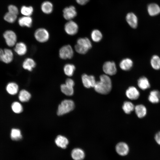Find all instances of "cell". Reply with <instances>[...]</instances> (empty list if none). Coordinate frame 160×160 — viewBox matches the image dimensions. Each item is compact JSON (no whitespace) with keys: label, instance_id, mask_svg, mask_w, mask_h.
Listing matches in <instances>:
<instances>
[{"label":"cell","instance_id":"6da1fadb","mask_svg":"<svg viewBox=\"0 0 160 160\" xmlns=\"http://www.w3.org/2000/svg\"><path fill=\"white\" fill-rule=\"evenodd\" d=\"M94 87L95 91L100 94H107L112 88V82L110 78L107 75H101L100 77V81L96 82Z\"/></svg>","mask_w":160,"mask_h":160},{"label":"cell","instance_id":"7a4b0ae2","mask_svg":"<svg viewBox=\"0 0 160 160\" xmlns=\"http://www.w3.org/2000/svg\"><path fill=\"white\" fill-rule=\"evenodd\" d=\"M74 108V103L71 100H65L59 105L57 112L58 116H62L72 111Z\"/></svg>","mask_w":160,"mask_h":160},{"label":"cell","instance_id":"3957f363","mask_svg":"<svg viewBox=\"0 0 160 160\" xmlns=\"http://www.w3.org/2000/svg\"><path fill=\"white\" fill-rule=\"evenodd\" d=\"M50 36L48 31L42 28L37 29L34 33L35 39L38 42L41 43H45L48 41L49 39Z\"/></svg>","mask_w":160,"mask_h":160},{"label":"cell","instance_id":"277c9868","mask_svg":"<svg viewBox=\"0 0 160 160\" xmlns=\"http://www.w3.org/2000/svg\"><path fill=\"white\" fill-rule=\"evenodd\" d=\"M74 55V51L70 44H65L62 46L58 51V56L62 60L71 59Z\"/></svg>","mask_w":160,"mask_h":160},{"label":"cell","instance_id":"5b68a950","mask_svg":"<svg viewBox=\"0 0 160 160\" xmlns=\"http://www.w3.org/2000/svg\"><path fill=\"white\" fill-rule=\"evenodd\" d=\"M3 36L7 45L9 47H14L17 42V36L13 31L8 30L5 31Z\"/></svg>","mask_w":160,"mask_h":160},{"label":"cell","instance_id":"8992f818","mask_svg":"<svg viewBox=\"0 0 160 160\" xmlns=\"http://www.w3.org/2000/svg\"><path fill=\"white\" fill-rule=\"evenodd\" d=\"M12 51L9 48H0V61L5 63L9 64L14 59Z\"/></svg>","mask_w":160,"mask_h":160},{"label":"cell","instance_id":"52a82bcc","mask_svg":"<svg viewBox=\"0 0 160 160\" xmlns=\"http://www.w3.org/2000/svg\"><path fill=\"white\" fill-rule=\"evenodd\" d=\"M64 29L65 32L68 35L73 36L77 33L79 27L77 24L75 22L71 20L65 24Z\"/></svg>","mask_w":160,"mask_h":160},{"label":"cell","instance_id":"ba28073f","mask_svg":"<svg viewBox=\"0 0 160 160\" xmlns=\"http://www.w3.org/2000/svg\"><path fill=\"white\" fill-rule=\"evenodd\" d=\"M103 69L106 75H113L117 72V68L115 63L113 61H108L105 62L103 65Z\"/></svg>","mask_w":160,"mask_h":160},{"label":"cell","instance_id":"9c48e42d","mask_svg":"<svg viewBox=\"0 0 160 160\" xmlns=\"http://www.w3.org/2000/svg\"><path fill=\"white\" fill-rule=\"evenodd\" d=\"M81 80L84 86L88 88L94 87L96 82L94 76L88 75L86 74L82 75Z\"/></svg>","mask_w":160,"mask_h":160},{"label":"cell","instance_id":"30bf717a","mask_svg":"<svg viewBox=\"0 0 160 160\" xmlns=\"http://www.w3.org/2000/svg\"><path fill=\"white\" fill-rule=\"evenodd\" d=\"M75 7L71 6L65 8L63 11V15L64 18L68 21L72 20L77 15Z\"/></svg>","mask_w":160,"mask_h":160},{"label":"cell","instance_id":"8fae6325","mask_svg":"<svg viewBox=\"0 0 160 160\" xmlns=\"http://www.w3.org/2000/svg\"><path fill=\"white\" fill-rule=\"evenodd\" d=\"M14 52L19 56H23L27 53L28 47L26 44L23 41L17 42L14 46Z\"/></svg>","mask_w":160,"mask_h":160},{"label":"cell","instance_id":"7c38bea8","mask_svg":"<svg viewBox=\"0 0 160 160\" xmlns=\"http://www.w3.org/2000/svg\"><path fill=\"white\" fill-rule=\"evenodd\" d=\"M36 66V63L34 59L28 57L25 58L22 63V68L29 72L32 71Z\"/></svg>","mask_w":160,"mask_h":160},{"label":"cell","instance_id":"4fadbf2b","mask_svg":"<svg viewBox=\"0 0 160 160\" xmlns=\"http://www.w3.org/2000/svg\"><path fill=\"white\" fill-rule=\"evenodd\" d=\"M125 94L127 97L131 100H137L140 95L139 90L134 86L129 87L126 90Z\"/></svg>","mask_w":160,"mask_h":160},{"label":"cell","instance_id":"5bb4252c","mask_svg":"<svg viewBox=\"0 0 160 160\" xmlns=\"http://www.w3.org/2000/svg\"><path fill=\"white\" fill-rule=\"evenodd\" d=\"M116 150L118 154L120 155L125 156L128 154L129 151V148L126 143L121 142L116 145Z\"/></svg>","mask_w":160,"mask_h":160},{"label":"cell","instance_id":"9a60e30c","mask_svg":"<svg viewBox=\"0 0 160 160\" xmlns=\"http://www.w3.org/2000/svg\"><path fill=\"white\" fill-rule=\"evenodd\" d=\"M126 19L127 23L131 27L135 28L137 27V18L134 13L132 12L128 13L126 16Z\"/></svg>","mask_w":160,"mask_h":160},{"label":"cell","instance_id":"2e32d148","mask_svg":"<svg viewBox=\"0 0 160 160\" xmlns=\"http://www.w3.org/2000/svg\"><path fill=\"white\" fill-rule=\"evenodd\" d=\"M71 155L72 158L74 160H82L85 156L84 151L79 148L73 149L71 152Z\"/></svg>","mask_w":160,"mask_h":160},{"label":"cell","instance_id":"e0dca14e","mask_svg":"<svg viewBox=\"0 0 160 160\" xmlns=\"http://www.w3.org/2000/svg\"><path fill=\"white\" fill-rule=\"evenodd\" d=\"M137 116L139 118L145 117L147 113L146 107L143 104H138L135 106L134 110Z\"/></svg>","mask_w":160,"mask_h":160},{"label":"cell","instance_id":"ac0fdd59","mask_svg":"<svg viewBox=\"0 0 160 160\" xmlns=\"http://www.w3.org/2000/svg\"><path fill=\"white\" fill-rule=\"evenodd\" d=\"M56 145L63 149L66 148L69 143V141L67 138L61 135H58L55 140Z\"/></svg>","mask_w":160,"mask_h":160},{"label":"cell","instance_id":"d6986e66","mask_svg":"<svg viewBox=\"0 0 160 160\" xmlns=\"http://www.w3.org/2000/svg\"><path fill=\"white\" fill-rule=\"evenodd\" d=\"M148 99L152 103H158L160 101V92L156 90L151 91L148 96Z\"/></svg>","mask_w":160,"mask_h":160},{"label":"cell","instance_id":"ffe728a7","mask_svg":"<svg viewBox=\"0 0 160 160\" xmlns=\"http://www.w3.org/2000/svg\"><path fill=\"white\" fill-rule=\"evenodd\" d=\"M33 20L30 16H24L19 18L18 23L21 27H31L32 25Z\"/></svg>","mask_w":160,"mask_h":160},{"label":"cell","instance_id":"44dd1931","mask_svg":"<svg viewBox=\"0 0 160 160\" xmlns=\"http://www.w3.org/2000/svg\"><path fill=\"white\" fill-rule=\"evenodd\" d=\"M76 67L75 65L70 63L65 64L63 68L64 74L65 75L69 77L73 76Z\"/></svg>","mask_w":160,"mask_h":160},{"label":"cell","instance_id":"7402d4cb","mask_svg":"<svg viewBox=\"0 0 160 160\" xmlns=\"http://www.w3.org/2000/svg\"><path fill=\"white\" fill-rule=\"evenodd\" d=\"M133 65V63L132 60L129 58H126L122 60L120 62L119 67L122 70L127 71L131 68Z\"/></svg>","mask_w":160,"mask_h":160},{"label":"cell","instance_id":"603a6c76","mask_svg":"<svg viewBox=\"0 0 160 160\" xmlns=\"http://www.w3.org/2000/svg\"><path fill=\"white\" fill-rule=\"evenodd\" d=\"M137 85L139 88L142 90L147 89L150 87L148 79L145 76L139 78L137 81Z\"/></svg>","mask_w":160,"mask_h":160},{"label":"cell","instance_id":"cb8c5ba5","mask_svg":"<svg viewBox=\"0 0 160 160\" xmlns=\"http://www.w3.org/2000/svg\"><path fill=\"white\" fill-rule=\"evenodd\" d=\"M19 87L16 83L11 82L9 83L6 87V90L7 92L11 95H15L18 92Z\"/></svg>","mask_w":160,"mask_h":160},{"label":"cell","instance_id":"d4e9b609","mask_svg":"<svg viewBox=\"0 0 160 160\" xmlns=\"http://www.w3.org/2000/svg\"><path fill=\"white\" fill-rule=\"evenodd\" d=\"M148 11L150 15L155 16L160 13V7L156 4H151L148 6Z\"/></svg>","mask_w":160,"mask_h":160},{"label":"cell","instance_id":"484cf974","mask_svg":"<svg viewBox=\"0 0 160 160\" xmlns=\"http://www.w3.org/2000/svg\"><path fill=\"white\" fill-rule=\"evenodd\" d=\"M60 87L62 92L66 95L71 96L74 93L73 87L65 83L61 84Z\"/></svg>","mask_w":160,"mask_h":160},{"label":"cell","instance_id":"4316f807","mask_svg":"<svg viewBox=\"0 0 160 160\" xmlns=\"http://www.w3.org/2000/svg\"><path fill=\"white\" fill-rule=\"evenodd\" d=\"M41 10L43 12L46 14H49L52 11L53 6L51 2L46 1L44 2L41 4Z\"/></svg>","mask_w":160,"mask_h":160},{"label":"cell","instance_id":"83f0119b","mask_svg":"<svg viewBox=\"0 0 160 160\" xmlns=\"http://www.w3.org/2000/svg\"><path fill=\"white\" fill-rule=\"evenodd\" d=\"M31 97L30 93L25 89H22L20 92L18 98L19 100L23 102H27Z\"/></svg>","mask_w":160,"mask_h":160},{"label":"cell","instance_id":"f1b7e54d","mask_svg":"<svg viewBox=\"0 0 160 160\" xmlns=\"http://www.w3.org/2000/svg\"><path fill=\"white\" fill-rule=\"evenodd\" d=\"M135 106L131 102L126 101L124 102L122 109L124 112L126 114H129L134 110Z\"/></svg>","mask_w":160,"mask_h":160},{"label":"cell","instance_id":"f546056e","mask_svg":"<svg viewBox=\"0 0 160 160\" xmlns=\"http://www.w3.org/2000/svg\"><path fill=\"white\" fill-rule=\"evenodd\" d=\"M151 64L152 68L156 70L160 69V57L158 55H155L151 57Z\"/></svg>","mask_w":160,"mask_h":160},{"label":"cell","instance_id":"4dcf8cb0","mask_svg":"<svg viewBox=\"0 0 160 160\" xmlns=\"http://www.w3.org/2000/svg\"><path fill=\"white\" fill-rule=\"evenodd\" d=\"M76 44L82 45L89 49L92 47V44L91 41L87 38H79L77 41Z\"/></svg>","mask_w":160,"mask_h":160},{"label":"cell","instance_id":"1f68e13d","mask_svg":"<svg viewBox=\"0 0 160 160\" xmlns=\"http://www.w3.org/2000/svg\"><path fill=\"white\" fill-rule=\"evenodd\" d=\"M10 136L13 140L18 141L21 140L22 138L20 130L17 129H12L11 131Z\"/></svg>","mask_w":160,"mask_h":160},{"label":"cell","instance_id":"d6a6232c","mask_svg":"<svg viewBox=\"0 0 160 160\" xmlns=\"http://www.w3.org/2000/svg\"><path fill=\"white\" fill-rule=\"evenodd\" d=\"M91 38L92 40L95 42H98L101 41L103 37L101 32L98 30L95 29L91 33Z\"/></svg>","mask_w":160,"mask_h":160},{"label":"cell","instance_id":"836d02e7","mask_svg":"<svg viewBox=\"0 0 160 160\" xmlns=\"http://www.w3.org/2000/svg\"><path fill=\"white\" fill-rule=\"evenodd\" d=\"M33 9L31 6H23L21 9V12L24 16H30L33 13Z\"/></svg>","mask_w":160,"mask_h":160},{"label":"cell","instance_id":"e575fe53","mask_svg":"<svg viewBox=\"0 0 160 160\" xmlns=\"http://www.w3.org/2000/svg\"><path fill=\"white\" fill-rule=\"evenodd\" d=\"M11 108L13 111L16 113H21L23 111L22 106L17 102H13Z\"/></svg>","mask_w":160,"mask_h":160},{"label":"cell","instance_id":"d590c367","mask_svg":"<svg viewBox=\"0 0 160 160\" xmlns=\"http://www.w3.org/2000/svg\"><path fill=\"white\" fill-rule=\"evenodd\" d=\"M17 18V15L8 12L4 16V18L5 21L10 23L14 22Z\"/></svg>","mask_w":160,"mask_h":160},{"label":"cell","instance_id":"8d00e7d4","mask_svg":"<svg viewBox=\"0 0 160 160\" xmlns=\"http://www.w3.org/2000/svg\"><path fill=\"white\" fill-rule=\"evenodd\" d=\"M74 49L77 52L81 54H86L89 50L84 46L77 44L75 45Z\"/></svg>","mask_w":160,"mask_h":160},{"label":"cell","instance_id":"74e56055","mask_svg":"<svg viewBox=\"0 0 160 160\" xmlns=\"http://www.w3.org/2000/svg\"><path fill=\"white\" fill-rule=\"evenodd\" d=\"M9 12L12 14L17 15L18 13V10L17 7L14 5H10L8 7Z\"/></svg>","mask_w":160,"mask_h":160},{"label":"cell","instance_id":"f35d334b","mask_svg":"<svg viewBox=\"0 0 160 160\" xmlns=\"http://www.w3.org/2000/svg\"><path fill=\"white\" fill-rule=\"evenodd\" d=\"M65 83L73 87H74L75 85V82L74 81L70 78H67L65 81Z\"/></svg>","mask_w":160,"mask_h":160},{"label":"cell","instance_id":"ab89813d","mask_svg":"<svg viewBox=\"0 0 160 160\" xmlns=\"http://www.w3.org/2000/svg\"><path fill=\"white\" fill-rule=\"evenodd\" d=\"M155 140L156 143L160 145V131L157 132L155 135Z\"/></svg>","mask_w":160,"mask_h":160},{"label":"cell","instance_id":"60d3db41","mask_svg":"<svg viewBox=\"0 0 160 160\" xmlns=\"http://www.w3.org/2000/svg\"><path fill=\"white\" fill-rule=\"evenodd\" d=\"M89 0H76L77 3L81 5H84L88 3Z\"/></svg>","mask_w":160,"mask_h":160}]
</instances>
